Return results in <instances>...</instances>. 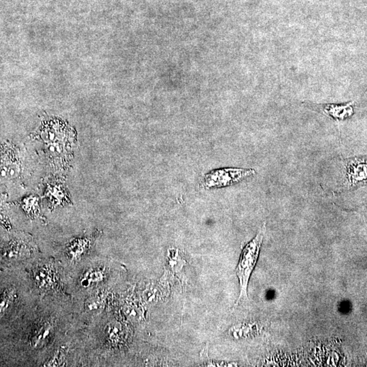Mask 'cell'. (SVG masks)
I'll list each match as a JSON object with an SVG mask.
<instances>
[{"label":"cell","instance_id":"4","mask_svg":"<svg viewBox=\"0 0 367 367\" xmlns=\"http://www.w3.org/2000/svg\"><path fill=\"white\" fill-rule=\"evenodd\" d=\"M303 106L329 117L337 123L346 120L354 113V102L346 104H315L303 103Z\"/></svg>","mask_w":367,"mask_h":367},{"label":"cell","instance_id":"1","mask_svg":"<svg viewBox=\"0 0 367 367\" xmlns=\"http://www.w3.org/2000/svg\"><path fill=\"white\" fill-rule=\"evenodd\" d=\"M265 233V225H264L256 237L250 241L242 251L235 271L239 279L240 287L239 296L237 303H235V306H237L242 300L248 299V285L250 277L255 269L259 258Z\"/></svg>","mask_w":367,"mask_h":367},{"label":"cell","instance_id":"8","mask_svg":"<svg viewBox=\"0 0 367 367\" xmlns=\"http://www.w3.org/2000/svg\"><path fill=\"white\" fill-rule=\"evenodd\" d=\"M106 277V273L104 269L95 268L87 271V273L83 275L80 282L83 287L88 288L102 282Z\"/></svg>","mask_w":367,"mask_h":367},{"label":"cell","instance_id":"2","mask_svg":"<svg viewBox=\"0 0 367 367\" xmlns=\"http://www.w3.org/2000/svg\"><path fill=\"white\" fill-rule=\"evenodd\" d=\"M255 174L256 171L253 169H218L204 176L203 186L207 189L226 187L239 183Z\"/></svg>","mask_w":367,"mask_h":367},{"label":"cell","instance_id":"6","mask_svg":"<svg viewBox=\"0 0 367 367\" xmlns=\"http://www.w3.org/2000/svg\"><path fill=\"white\" fill-rule=\"evenodd\" d=\"M91 239L83 237L71 242L66 248L67 255L71 260H77L82 257L90 249Z\"/></svg>","mask_w":367,"mask_h":367},{"label":"cell","instance_id":"5","mask_svg":"<svg viewBox=\"0 0 367 367\" xmlns=\"http://www.w3.org/2000/svg\"><path fill=\"white\" fill-rule=\"evenodd\" d=\"M33 279L42 291H51L58 287V273L52 263L37 265L33 271Z\"/></svg>","mask_w":367,"mask_h":367},{"label":"cell","instance_id":"11","mask_svg":"<svg viewBox=\"0 0 367 367\" xmlns=\"http://www.w3.org/2000/svg\"><path fill=\"white\" fill-rule=\"evenodd\" d=\"M16 295L15 290L13 288L5 290L2 295L1 302H0V311L1 313L5 312L9 308L10 305L13 302Z\"/></svg>","mask_w":367,"mask_h":367},{"label":"cell","instance_id":"3","mask_svg":"<svg viewBox=\"0 0 367 367\" xmlns=\"http://www.w3.org/2000/svg\"><path fill=\"white\" fill-rule=\"evenodd\" d=\"M344 186L350 188L367 182V157L348 158L343 161Z\"/></svg>","mask_w":367,"mask_h":367},{"label":"cell","instance_id":"9","mask_svg":"<svg viewBox=\"0 0 367 367\" xmlns=\"http://www.w3.org/2000/svg\"><path fill=\"white\" fill-rule=\"evenodd\" d=\"M31 251L29 247L19 242L13 241L6 250L5 256L7 259H16L29 257Z\"/></svg>","mask_w":367,"mask_h":367},{"label":"cell","instance_id":"10","mask_svg":"<svg viewBox=\"0 0 367 367\" xmlns=\"http://www.w3.org/2000/svg\"><path fill=\"white\" fill-rule=\"evenodd\" d=\"M67 348L64 346L61 347L53 354L49 360L44 364V366H62L65 364V353Z\"/></svg>","mask_w":367,"mask_h":367},{"label":"cell","instance_id":"7","mask_svg":"<svg viewBox=\"0 0 367 367\" xmlns=\"http://www.w3.org/2000/svg\"><path fill=\"white\" fill-rule=\"evenodd\" d=\"M53 331L52 323L47 322L41 324L31 335L30 344L34 348L42 347L50 338Z\"/></svg>","mask_w":367,"mask_h":367},{"label":"cell","instance_id":"12","mask_svg":"<svg viewBox=\"0 0 367 367\" xmlns=\"http://www.w3.org/2000/svg\"><path fill=\"white\" fill-rule=\"evenodd\" d=\"M100 303L97 299H89L86 303V308L89 311L95 310L100 306Z\"/></svg>","mask_w":367,"mask_h":367}]
</instances>
